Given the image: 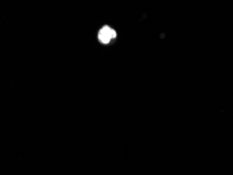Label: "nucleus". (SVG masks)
<instances>
[{
	"mask_svg": "<svg viewBox=\"0 0 233 175\" xmlns=\"http://www.w3.org/2000/svg\"><path fill=\"white\" fill-rule=\"evenodd\" d=\"M116 32L108 26L103 27L99 32V39L103 43H108L112 39L116 37Z\"/></svg>",
	"mask_w": 233,
	"mask_h": 175,
	"instance_id": "nucleus-1",
	"label": "nucleus"
}]
</instances>
